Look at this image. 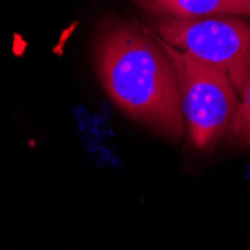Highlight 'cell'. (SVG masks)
<instances>
[{
	"mask_svg": "<svg viewBox=\"0 0 250 250\" xmlns=\"http://www.w3.org/2000/svg\"><path fill=\"white\" fill-rule=\"evenodd\" d=\"M92 54L102 88L122 112L169 143L183 138L177 69L151 29L108 15L96 27Z\"/></svg>",
	"mask_w": 250,
	"mask_h": 250,
	"instance_id": "1",
	"label": "cell"
},
{
	"mask_svg": "<svg viewBox=\"0 0 250 250\" xmlns=\"http://www.w3.org/2000/svg\"><path fill=\"white\" fill-rule=\"evenodd\" d=\"M159 41L177 69L189 143L196 150H208L225 133L228 135L238 109L240 95L220 67L178 50L161 38Z\"/></svg>",
	"mask_w": 250,
	"mask_h": 250,
	"instance_id": "2",
	"label": "cell"
},
{
	"mask_svg": "<svg viewBox=\"0 0 250 250\" xmlns=\"http://www.w3.org/2000/svg\"><path fill=\"white\" fill-rule=\"evenodd\" d=\"M150 29L172 47L228 74L238 95L250 74V22L231 15L150 17Z\"/></svg>",
	"mask_w": 250,
	"mask_h": 250,
	"instance_id": "3",
	"label": "cell"
},
{
	"mask_svg": "<svg viewBox=\"0 0 250 250\" xmlns=\"http://www.w3.org/2000/svg\"><path fill=\"white\" fill-rule=\"evenodd\" d=\"M130 2L150 17H250V0H130Z\"/></svg>",
	"mask_w": 250,
	"mask_h": 250,
	"instance_id": "4",
	"label": "cell"
},
{
	"mask_svg": "<svg viewBox=\"0 0 250 250\" xmlns=\"http://www.w3.org/2000/svg\"><path fill=\"white\" fill-rule=\"evenodd\" d=\"M228 138L240 147H250V74L246 85L240 93V104L232 125L228 130Z\"/></svg>",
	"mask_w": 250,
	"mask_h": 250,
	"instance_id": "5",
	"label": "cell"
}]
</instances>
